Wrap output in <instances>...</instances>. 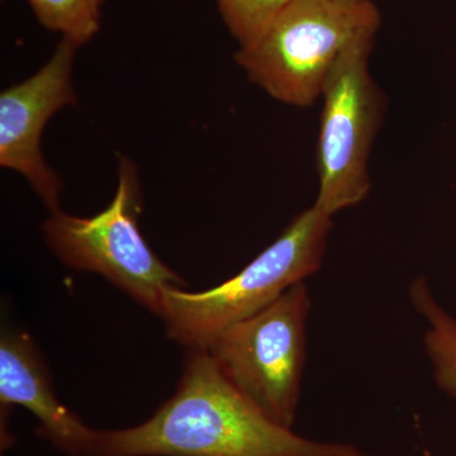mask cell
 I'll return each instance as SVG.
<instances>
[{"label":"cell","instance_id":"6","mask_svg":"<svg viewBox=\"0 0 456 456\" xmlns=\"http://www.w3.org/2000/svg\"><path fill=\"white\" fill-rule=\"evenodd\" d=\"M375 38L351 46L327 77L321 94L314 204L332 216L370 193L369 160L382 126L386 98L369 70Z\"/></svg>","mask_w":456,"mask_h":456},{"label":"cell","instance_id":"5","mask_svg":"<svg viewBox=\"0 0 456 456\" xmlns=\"http://www.w3.org/2000/svg\"><path fill=\"white\" fill-rule=\"evenodd\" d=\"M311 307L307 285H294L268 307L222 330L206 347L228 382L287 428H293L301 397Z\"/></svg>","mask_w":456,"mask_h":456},{"label":"cell","instance_id":"7","mask_svg":"<svg viewBox=\"0 0 456 456\" xmlns=\"http://www.w3.org/2000/svg\"><path fill=\"white\" fill-rule=\"evenodd\" d=\"M77 49L61 37L37 73L0 94V165L20 174L50 213L60 211L62 182L42 155L41 137L53 114L77 103L71 74Z\"/></svg>","mask_w":456,"mask_h":456},{"label":"cell","instance_id":"8","mask_svg":"<svg viewBox=\"0 0 456 456\" xmlns=\"http://www.w3.org/2000/svg\"><path fill=\"white\" fill-rule=\"evenodd\" d=\"M28 410L36 434L66 456H89L97 428H90L59 401L49 367L26 332H5L0 338V407Z\"/></svg>","mask_w":456,"mask_h":456},{"label":"cell","instance_id":"10","mask_svg":"<svg viewBox=\"0 0 456 456\" xmlns=\"http://www.w3.org/2000/svg\"><path fill=\"white\" fill-rule=\"evenodd\" d=\"M45 28L57 32L77 47L88 44L101 29L104 0H28Z\"/></svg>","mask_w":456,"mask_h":456},{"label":"cell","instance_id":"9","mask_svg":"<svg viewBox=\"0 0 456 456\" xmlns=\"http://www.w3.org/2000/svg\"><path fill=\"white\" fill-rule=\"evenodd\" d=\"M410 298L428 323L424 342L435 382L441 391L456 398V318L441 307L425 278L411 283Z\"/></svg>","mask_w":456,"mask_h":456},{"label":"cell","instance_id":"3","mask_svg":"<svg viewBox=\"0 0 456 456\" xmlns=\"http://www.w3.org/2000/svg\"><path fill=\"white\" fill-rule=\"evenodd\" d=\"M334 217L314 203L224 283L198 293L183 288L165 289L160 318L167 338L187 349H206L222 330L268 307L294 285L305 283L322 265Z\"/></svg>","mask_w":456,"mask_h":456},{"label":"cell","instance_id":"4","mask_svg":"<svg viewBox=\"0 0 456 456\" xmlns=\"http://www.w3.org/2000/svg\"><path fill=\"white\" fill-rule=\"evenodd\" d=\"M142 196L136 167L119 159L118 187L110 206L92 217L51 213L42 226L45 241L69 268L95 273L160 317L163 293L184 281L156 256L139 217Z\"/></svg>","mask_w":456,"mask_h":456},{"label":"cell","instance_id":"1","mask_svg":"<svg viewBox=\"0 0 456 456\" xmlns=\"http://www.w3.org/2000/svg\"><path fill=\"white\" fill-rule=\"evenodd\" d=\"M89 456H364L283 428L237 391L203 347H188L176 391L131 428L95 431Z\"/></svg>","mask_w":456,"mask_h":456},{"label":"cell","instance_id":"2","mask_svg":"<svg viewBox=\"0 0 456 456\" xmlns=\"http://www.w3.org/2000/svg\"><path fill=\"white\" fill-rule=\"evenodd\" d=\"M380 25L373 0H292L259 40L237 51L235 61L275 101L311 107L341 56L375 38Z\"/></svg>","mask_w":456,"mask_h":456},{"label":"cell","instance_id":"11","mask_svg":"<svg viewBox=\"0 0 456 456\" xmlns=\"http://www.w3.org/2000/svg\"><path fill=\"white\" fill-rule=\"evenodd\" d=\"M292 0H216L222 20L241 47L259 40Z\"/></svg>","mask_w":456,"mask_h":456}]
</instances>
